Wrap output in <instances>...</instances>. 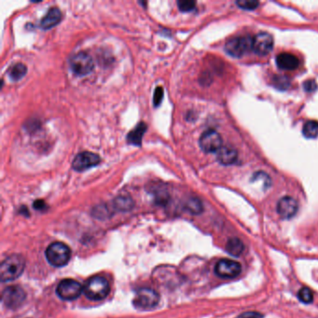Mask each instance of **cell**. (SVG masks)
<instances>
[{"label":"cell","mask_w":318,"mask_h":318,"mask_svg":"<svg viewBox=\"0 0 318 318\" xmlns=\"http://www.w3.org/2000/svg\"><path fill=\"white\" fill-rule=\"evenodd\" d=\"M25 262L20 255L7 256L0 265V279L2 282H10L23 273Z\"/></svg>","instance_id":"6da1fadb"},{"label":"cell","mask_w":318,"mask_h":318,"mask_svg":"<svg viewBox=\"0 0 318 318\" xmlns=\"http://www.w3.org/2000/svg\"><path fill=\"white\" fill-rule=\"evenodd\" d=\"M109 291L108 281L99 276L89 278L83 286V293L91 300H102L107 297Z\"/></svg>","instance_id":"7a4b0ae2"},{"label":"cell","mask_w":318,"mask_h":318,"mask_svg":"<svg viewBox=\"0 0 318 318\" xmlns=\"http://www.w3.org/2000/svg\"><path fill=\"white\" fill-rule=\"evenodd\" d=\"M46 258L48 262L54 267L65 266L71 257L69 247L63 243H53L46 250Z\"/></svg>","instance_id":"3957f363"},{"label":"cell","mask_w":318,"mask_h":318,"mask_svg":"<svg viewBox=\"0 0 318 318\" xmlns=\"http://www.w3.org/2000/svg\"><path fill=\"white\" fill-rule=\"evenodd\" d=\"M159 294L151 288H140L136 291L135 297L133 298V306L139 310H151L156 307L159 303Z\"/></svg>","instance_id":"277c9868"},{"label":"cell","mask_w":318,"mask_h":318,"mask_svg":"<svg viewBox=\"0 0 318 318\" xmlns=\"http://www.w3.org/2000/svg\"><path fill=\"white\" fill-rule=\"evenodd\" d=\"M82 292V284L73 279L63 280L56 288L57 295L64 300H74L80 297Z\"/></svg>","instance_id":"5b68a950"},{"label":"cell","mask_w":318,"mask_h":318,"mask_svg":"<svg viewBox=\"0 0 318 318\" xmlns=\"http://www.w3.org/2000/svg\"><path fill=\"white\" fill-rule=\"evenodd\" d=\"M70 67L78 76H86L91 73L94 67V63L92 57L86 53L80 51L72 56L70 59Z\"/></svg>","instance_id":"8992f818"},{"label":"cell","mask_w":318,"mask_h":318,"mask_svg":"<svg viewBox=\"0 0 318 318\" xmlns=\"http://www.w3.org/2000/svg\"><path fill=\"white\" fill-rule=\"evenodd\" d=\"M252 50V40L247 37H236L226 43L225 50L233 57H242L246 51Z\"/></svg>","instance_id":"52a82bcc"},{"label":"cell","mask_w":318,"mask_h":318,"mask_svg":"<svg viewBox=\"0 0 318 318\" xmlns=\"http://www.w3.org/2000/svg\"><path fill=\"white\" fill-rule=\"evenodd\" d=\"M199 144L206 153L217 152L222 148V138L215 130H207L201 135Z\"/></svg>","instance_id":"ba28073f"},{"label":"cell","mask_w":318,"mask_h":318,"mask_svg":"<svg viewBox=\"0 0 318 318\" xmlns=\"http://www.w3.org/2000/svg\"><path fill=\"white\" fill-rule=\"evenodd\" d=\"M100 161V157L97 154L90 151H83L75 157L72 163V167L78 172H83L98 165Z\"/></svg>","instance_id":"9c48e42d"},{"label":"cell","mask_w":318,"mask_h":318,"mask_svg":"<svg viewBox=\"0 0 318 318\" xmlns=\"http://www.w3.org/2000/svg\"><path fill=\"white\" fill-rule=\"evenodd\" d=\"M25 299V292L19 287H10L6 288L2 294L3 303L10 309L20 307Z\"/></svg>","instance_id":"30bf717a"},{"label":"cell","mask_w":318,"mask_h":318,"mask_svg":"<svg viewBox=\"0 0 318 318\" xmlns=\"http://www.w3.org/2000/svg\"><path fill=\"white\" fill-rule=\"evenodd\" d=\"M215 274L222 278H234L242 272V267L239 262L223 258L220 259L215 267Z\"/></svg>","instance_id":"8fae6325"},{"label":"cell","mask_w":318,"mask_h":318,"mask_svg":"<svg viewBox=\"0 0 318 318\" xmlns=\"http://www.w3.org/2000/svg\"><path fill=\"white\" fill-rule=\"evenodd\" d=\"M274 48V39L266 32H260L252 39V50L258 55H266Z\"/></svg>","instance_id":"7c38bea8"},{"label":"cell","mask_w":318,"mask_h":318,"mask_svg":"<svg viewBox=\"0 0 318 318\" xmlns=\"http://www.w3.org/2000/svg\"><path fill=\"white\" fill-rule=\"evenodd\" d=\"M297 202L290 196L283 197L277 204V213L285 219H289L297 214Z\"/></svg>","instance_id":"4fadbf2b"},{"label":"cell","mask_w":318,"mask_h":318,"mask_svg":"<svg viewBox=\"0 0 318 318\" xmlns=\"http://www.w3.org/2000/svg\"><path fill=\"white\" fill-rule=\"evenodd\" d=\"M276 64L278 67L283 70H295L299 65V61L294 54L283 52L277 55Z\"/></svg>","instance_id":"5bb4252c"},{"label":"cell","mask_w":318,"mask_h":318,"mask_svg":"<svg viewBox=\"0 0 318 318\" xmlns=\"http://www.w3.org/2000/svg\"><path fill=\"white\" fill-rule=\"evenodd\" d=\"M62 20L61 10L58 8H51L41 21V28L48 30L56 26Z\"/></svg>","instance_id":"9a60e30c"},{"label":"cell","mask_w":318,"mask_h":318,"mask_svg":"<svg viewBox=\"0 0 318 318\" xmlns=\"http://www.w3.org/2000/svg\"><path fill=\"white\" fill-rule=\"evenodd\" d=\"M237 151L235 148L230 147V146H225L222 147L217 152H216V159L217 161L223 165H231L234 164L237 160Z\"/></svg>","instance_id":"2e32d148"},{"label":"cell","mask_w":318,"mask_h":318,"mask_svg":"<svg viewBox=\"0 0 318 318\" xmlns=\"http://www.w3.org/2000/svg\"><path fill=\"white\" fill-rule=\"evenodd\" d=\"M147 131V124L144 123H140L133 131H131L128 136H127V141L128 143L133 144L135 146H140L142 142L144 133Z\"/></svg>","instance_id":"e0dca14e"},{"label":"cell","mask_w":318,"mask_h":318,"mask_svg":"<svg viewBox=\"0 0 318 318\" xmlns=\"http://www.w3.org/2000/svg\"><path fill=\"white\" fill-rule=\"evenodd\" d=\"M226 250L227 252L233 256H239L242 255V253L245 250L244 243L239 238H231L226 245Z\"/></svg>","instance_id":"ac0fdd59"},{"label":"cell","mask_w":318,"mask_h":318,"mask_svg":"<svg viewBox=\"0 0 318 318\" xmlns=\"http://www.w3.org/2000/svg\"><path fill=\"white\" fill-rule=\"evenodd\" d=\"M114 207L119 211H129L133 208V202L129 196H119L113 202Z\"/></svg>","instance_id":"d6986e66"},{"label":"cell","mask_w":318,"mask_h":318,"mask_svg":"<svg viewBox=\"0 0 318 318\" xmlns=\"http://www.w3.org/2000/svg\"><path fill=\"white\" fill-rule=\"evenodd\" d=\"M26 72H27L26 65L21 63H17L10 68L9 75L12 81L17 82V81H20L21 78H23L25 76Z\"/></svg>","instance_id":"ffe728a7"},{"label":"cell","mask_w":318,"mask_h":318,"mask_svg":"<svg viewBox=\"0 0 318 318\" xmlns=\"http://www.w3.org/2000/svg\"><path fill=\"white\" fill-rule=\"evenodd\" d=\"M303 135L307 138H316L318 136V121H308L303 125Z\"/></svg>","instance_id":"44dd1931"},{"label":"cell","mask_w":318,"mask_h":318,"mask_svg":"<svg viewBox=\"0 0 318 318\" xmlns=\"http://www.w3.org/2000/svg\"><path fill=\"white\" fill-rule=\"evenodd\" d=\"M186 208L191 214H200L203 211V205L197 198H191L186 204Z\"/></svg>","instance_id":"7402d4cb"},{"label":"cell","mask_w":318,"mask_h":318,"mask_svg":"<svg viewBox=\"0 0 318 318\" xmlns=\"http://www.w3.org/2000/svg\"><path fill=\"white\" fill-rule=\"evenodd\" d=\"M297 297L301 302L308 304L314 300V294L308 287H302L297 293Z\"/></svg>","instance_id":"603a6c76"},{"label":"cell","mask_w":318,"mask_h":318,"mask_svg":"<svg viewBox=\"0 0 318 318\" xmlns=\"http://www.w3.org/2000/svg\"><path fill=\"white\" fill-rule=\"evenodd\" d=\"M236 4L244 10H255L259 5V3L255 0H239Z\"/></svg>","instance_id":"cb8c5ba5"},{"label":"cell","mask_w":318,"mask_h":318,"mask_svg":"<svg viewBox=\"0 0 318 318\" xmlns=\"http://www.w3.org/2000/svg\"><path fill=\"white\" fill-rule=\"evenodd\" d=\"M195 5H196V2L191 1V0H180L177 2L178 9L183 12H188V11L193 10Z\"/></svg>","instance_id":"d4e9b609"},{"label":"cell","mask_w":318,"mask_h":318,"mask_svg":"<svg viewBox=\"0 0 318 318\" xmlns=\"http://www.w3.org/2000/svg\"><path fill=\"white\" fill-rule=\"evenodd\" d=\"M164 98V90L162 87H157L155 89L153 95V103L155 106H159Z\"/></svg>","instance_id":"484cf974"},{"label":"cell","mask_w":318,"mask_h":318,"mask_svg":"<svg viewBox=\"0 0 318 318\" xmlns=\"http://www.w3.org/2000/svg\"><path fill=\"white\" fill-rule=\"evenodd\" d=\"M239 318H263V316L256 312H246L241 315Z\"/></svg>","instance_id":"4316f807"},{"label":"cell","mask_w":318,"mask_h":318,"mask_svg":"<svg viewBox=\"0 0 318 318\" xmlns=\"http://www.w3.org/2000/svg\"><path fill=\"white\" fill-rule=\"evenodd\" d=\"M318 88V85L315 81H307L304 83V89L306 92H314Z\"/></svg>","instance_id":"83f0119b"},{"label":"cell","mask_w":318,"mask_h":318,"mask_svg":"<svg viewBox=\"0 0 318 318\" xmlns=\"http://www.w3.org/2000/svg\"><path fill=\"white\" fill-rule=\"evenodd\" d=\"M34 207L36 209H38V210H42V209H44L46 207V204L41 200H38V201H36L34 203Z\"/></svg>","instance_id":"f1b7e54d"}]
</instances>
